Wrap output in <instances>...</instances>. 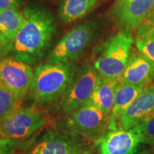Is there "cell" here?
<instances>
[{
  "mask_svg": "<svg viewBox=\"0 0 154 154\" xmlns=\"http://www.w3.org/2000/svg\"><path fill=\"white\" fill-rule=\"evenodd\" d=\"M17 142L0 138V154H11L14 151Z\"/></svg>",
  "mask_w": 154,
  "mask_h": 154,
  "instance_id": "21",
  "label": "cell"
},
{
  "mask_svg": "<svg viewBox=\"0 0 154 154\" xmlns=\"http://www.w3.org/2000/svg\"><path fill=\"white\" fill-rule=\"evenodd\" d=\"M121 81L134 85L149 86L154 82V62L140 53L129 57Z\"/></svg>",
  "mask_w": 154,
  "mask_h": 154,
  "instance_id": "13",
  "label": "cell"
},
{
  "mask_svg": "<svg viewBox=\"0 0 154 154\" xmlns=\"http://www.w3.org/2000/svg\"><path fill=\"white\" fill-rule=\"evenodd\" d=\"M154 14V0H116L109 17L121 31L131 33Z\"/></svg>",
  "mask_w": 154,
  "mask_h": 154,
  "instance_id": "7",
  "label": "cell"
},
{
  "mask_svg": "<svg viewBox=\"0 0 154 154\" xmlns=\"http://www.w3.org/2000/svg\"><path fill=\"white\" fill-rule=\"evenodd\" d=\"M110 120L111 114L93 105L86 104L61 119L57 124V129L97 140L109 129Z\"/></svg>",
  "mask_w": 154,
  "mask_h": 154,
  "instance_id": "4",
  "label": "cell"
},
{
  "mask_svg": "<svg viewBox=\"0 0 154 154\" xmlns=\"http://www.w3.org/2000/svg\"><path fill=\"white\" fill-rule=\"evenodd\" d=\"M24 22L11 44L14 57L27 64L44 57L56 32L49 11L38 7H29L24 11Z\"/></svg>",
  "mask_w": 154,
  "mask_h": 154,
  "instance_id": "1",
  "label": "cell"
},
{
  "mask_svg": "<svg viewBox=\"0 0 154 154\" xmlns=\"http://www.w3.org/2000/svg\"><path fill=\"white\" fill-rule=\"evenodd\" d=\"M133 43L131 33L120 31L101 44L94 64L101 78H121L129 59Z\"/></svg>",
  "mask_w": 154,
  "mask_h": 154,
  "instance_id": "3",
  "label": "cell"
},
{
  "mask_svg": "<svg viewBox=\"0 0 154 154\" xmlns=\"http://www.w3.org/2000/svg\"><path fill=\"white\" fill-rule=\"evenodd\" d=\"M20 5V0H0V10L17 9Z\"/></svg>",
  "mask_w": 154,
  "mask_h": 154,
  "instance_id": "23",
  "label": "cell"
},
{
  "mask_svg": "<svg viewBox=\"0 0 154 154\" xmlns=\"http://www.w3.org/2000/svg\"><path fill=\"white\" fill-rule=\"evenodd\" d=\"M153 17H154V14H153ZM149 22H152V23H154V17H153V19H149Z\"/></svg>",
  "mask_w": 154,
  "mask_h": 154,
  "instance_id": "24",
  "label": "cell"
},
{
  "mask_svg": "<svg viewBox=\"0 0 154 154\" xmlns=\"http://www.w3.org/2000/svg\"><path fill=\"white\" fill-rule=\"evenodd\" d=\"M34 72L29 65L16 58H6L0 61V79L5 87L20 100L30 89Z\"/></svg>",
  "mask_w": 154,
  "mask_h": 154,
  "instance_id": "10",
  "label": "cell"
},
{
  "mask_svg": "<svg viewBox=\"0 0 154 154\" xmlns=\"http://www.w3.org/2000/svg\"><path fill=\"white\" fill-rule=\"evenodd\" d=\"M96 143L101 154H136L143 140L136 126L128 130H108Z\"/></svg>",
  "mask_w": 154,
  "mask_h": 154,
  "instance_id": "11",
  "label": "cell"
},
{
  "mask_svg": "<svg viewBox=\"0 0 154 154\" xmlns=\"http://www.w3.org/2000/svg\"><path fill=\"white\" fill-rule=\"evenodd\" d=\"M95 34L91 24H80L71 29L61 38L49 54L48 63H70L80 57L89 45Z\"/></svg>",
  "mask_w": 154,
  "mask_h": 154,
  "instance_id": "8",
  "label": "cell"
},
{
  "mask_svg": "<svg viewBox=\"0 0 154 154\" xmlns=\"http://www.w3.org/2000/svg\"><path fill=\"white\" fill-rule=\"evenodd\" d=\"M22 100L5 86H0V122L20 106Z\"/></svg>",
  "mask_w": 154,
  "mask_h": 154,
  "instance_id": "19",
  "label": "cell"
},
{
  "mask_svg": "<svg viewBox=\"0 0 154 154\" xmlns=\"http://www.w3.org/2000/svg\"><path fill=\"white\" fill-rule=\"evenodd\" d=\"M2 85V82H1V79H0V86Z\"/></svg>",
  "mask_w": 154,
  "mask_h": 154,
  "instance_id": "26",
  "label": "cell"
},
{
  "mask_svg": "<svg viewBox=\"0 0 154 154\" xmlns=\"http://www.w3.org/2000/svg\"><path fill=\"white\" fill-rule=\"evenodd\" d=\"M99 0H63L59 14L63 22L70 23L85 17L97 5Z\"/></svg>",
  "mask_w": 154,
  "mask_h": 154,
  "instance_id": "16",
  "label": "cell"
},
{
  "mask_svg": "<svg viewBox=\"0 0 154 154\" xmlns=\"http://www.w3.org/2000/svg\"><path fill=\"white\" fill-rule=\"evenodd\" d=\"M153 110L154 84H151L146 86L143 92L121 113L117 121V126L119 128L130 129L139 124Z\"/></svg>",
  "mask_w": 154,
  "mask_h": 154,
  "instance_id": "12",
  "label": "cell"
},
{
  "mask_svg": "<svg viewBox=\"0 0 154 154\" xmlns=\"http://www.w3.org/2000/svg\"><path fill=\"white\" fill-rule=\"evenodd\" d=\"M24 22V14L17 9L0 10V32L11 43Z\"/></svg>",
  "mask_w": 154,
  "mask_h": 154,
  "instance_id": "17",
  "label": "cell"
},
{
  "mask_svg": "<svg viewBox=\"0 0 154 154\" xmlns=\"http://www.w3.org/2000/svg\"><path fill=\"white\" fill-rule=\"evenodd\" d=\"M143 143H154V110L149 113L138 125Z\"/></svg>",
  "mask_w": 154,
  "mask_h": 154,
  "instance_id": "20",
  "label": "cell"
},
{
  "mask_svg": "<svg viewBox=\"0 0 154 154\" xmlns=\"http://www.w3.org/2000/svg\"><path fill=\"white\" fill-rule=\"evenodd\" d=\"M151 146H152V147H153V151H154V143H153V144H152V145H151Z\"/></svg>",
  "mask_w": 154,
  "mask_h": 154,
  "instance_id": "25",
  "label": "cell"
},
{
  "mask_svg": "<svg viewBox=\"0 0 154 154\" xmlns=\"http://www.w3.org/2000/svg\"><path fill=\"white\" fill-rule=\"evenodd\" d=\"M136 45L138 51L154 62V23H144L137 29Z\"/></svg>",
  "mask_w": 154,
  "mask_h": 154,
  "instance_id": "18",
  "label": "cell"
},
{
  "mask_svg": "<svg viewBox=\"0 0 154 154\" xmlns=\"http://www.w3.org/2000/svg\"><path fill=\"white\" fill-rule=\"evenodd\" d=\"M12 43L9 41L8 38L0 32V58L5 57L11 49Z\"/></svg>",
  "mask_w": 154,
  "mask_h": 154,
  "instance_id": "22",
  "label": "cell"
},
{
  "mask_svg": "<svg viewBox=\"0 0 154 154\" xmlns=\"http://www.w3.org/2000/svg\"><path fill=\"white\" fill-rule=\"evenodd\" d=\"M76 69L72 63H47L37 66L30 91L38 104H46L62 96L75 78Z\"/></svg>",
  "mask_w": 154,
  "mask_h": 154,
  "instance_id": "2",
  "label": "cell"
},
{
  "mask_svg": "<svg viewBox=\"0 0 154 154\" xmlns=\"http://www.w3.org/2000/svg\"><path fill=\"white\" fill-rule=\"evenodd\" d=\"M49 121V115L36 105L20 106L0 122V138L17 142L30 136Z\"/></svg>",
  "mask_w": 154,
  "mask_h": 154,
  "instance_id": "5",
  "label": "cell"
},
{
  "mask_svg": "<svg viewBox=\"0 0 154 154\" xmlns=\"http://www.w3.org/2000/svg\"><path fill=\"white\" fill-rule=\"evenodd\" d=\"M91 146L86 138L63 131L47 133L28 154H90Z\"/></svg>",
  "mask_w": 154,
  "mask_h": 154,
  "instance_id": "9",
  "label": "cell"
},
{
  "mask_svg": "<svg viewBox=\"0 0 154 154\" xmlns=\"http://www.w3.org/2000/svg\"><path fill=\"white\" fill-rule=\"evenodd\" d=\"M101 76L94 66L88 65L80 71L59 102V111L63 116L88 104Z\"/></svg>",
  "mask_w": 154,
  "mask_h": 154,
  "instance_id": "6",
  "label": "cell"
},
{
  "mask_svg": "<svg viewBox=\"0 0 154 154\" xmlns=\"http://www.w3.org/2000/svg\"><path fill=\"white\" fill-rule=\"evenodd\" d=\"M146 86L126 84L122 82L120 79V82L119 83L116 90L114 104L111 111V120L108 130L118 128L117 121L121 113L140 94L143 92Z\"/></svg>",
  "mask_w": 154,
  "mask_h": 154,
  "instance_id": "14",
  "label": "cell"
},
{
  "mask_svg": "<svg viewBox=\"0 0 154 154\" xmlns=\"http://www.w3.org/2000/svg\"><path fill=\"white\" fill-rule=\"evenodd\" d=\"M119 82L120 78L106 79L101 77L88 104L93 105L104 113L111 114L116 90Z\"/></svg>",
  "mask_w": 154,
  "mask_h": 154,
  "instance_id": "15",
  "label": "cell"
}]
</instances>
